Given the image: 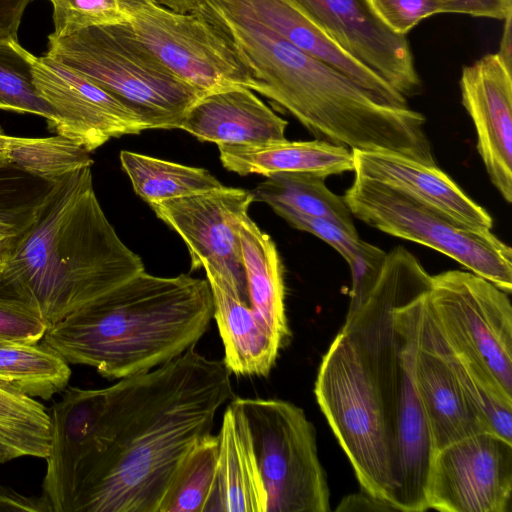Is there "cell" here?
Returning a JSON list of instances; mask_svg holds the SVG:
<instances>
[{"label":"cell","mask_w":512,"mask_h":512,"mask_svg":"<svg viewBox=\"0 0 512 512\" xmlns=\"http://www.w3.org/2000/svg\"><path fill=\"white\" fill-rule=\"evenodd\" d=\"M230 374L192 346L109 386L98 451L73 512H158L182 459L231 399Z\"/></svg>","instance_id":"obj_1"},{"label":"cell","mask_w":512,"mask_h":512,"mask_svg":"<svg viewBox=\"0 0 512 512\" xmlns=\"http://www.w3.org/2000/svg\"><path fill=\"white\" fill-rule=\"evenodd\" d=\"M228 39L256 92L295 117L317 139L350 150L391 151L436 165L425 117L376 102L350 78L301 51L236 0L198 8Z\"/></svg>","instance_id":"obj_2"},{"label":"cell","mask_w":512,"mask_h":512,"mask_svg":"<svg viewBox=\"0 0 512 512\" xmlns=\"http://www.w3.org/2000/svg\"><path fill=\"white\" fill-rule=\"evenodd\" d=\"M91 167L51 184L27 226L1 244L0 296L34 308L48 328L144 270L104 214Z\"/></svg>","instance_id":"obj_3"},{"label":"cell","mask_w":512,"mask_h":512,"mask_svg":"<svg viewBox=\"0 0 512 512\" xmlns=\"http://www.w3.org/2000/svg\"><path fill=\"white\" fill-rule=\"evenodd\" d=\"M213 319L207 280L145 270L50 326L43 341L108 380L149 372L196 346Z\"/></svg>","instance_id":"obj_4"},{"label":"cell","mask_w":512,"mask_h":512,"mask_svg":"<svg viewBox=\"0 0 512 512\" xmlns=\"http://www.w3.org/2000/svg\"><path fill=\"white\" fill-rule=\"evenodd\" d=\"M431 275L402 246L387 253L382 273L342 330L361 348L374 376L390 427L396 461L394 506L428 510L426 489L435 453L415 387L412 362Z\"/></svg>","instance_id":"obj_5"},{"label":"cell","mask_w":512,"mask_h":512,"mask_svg":"<svg viewBox=\"0 0 512 512\" xmlns=\"http://www.w3.org/2000/svg\"><path fill=\"white\" fill-rule=\"evenodd\" d=\"M118 98L146 129H178L203 93L170 71L135 35L129 23L48 36L45 53Z\"/></svg>","instance_id":"obj_6"},{"label":"cell","mask_w":512,"mask_h":512,"mask_svg":"<svg viewBox=\"0 0 512 512\" xmlns=\"http://www.w3.org/2000/svg\"><path fill=\"white\" fill-rule=\"evenodd\" d=\"M314 392L362 491L397 511L390 427L368 362L349 332L341 329L323 356Z\"/></svg>","instance_id":"obj_7"},{"label":"cell","mask_w":512,"mask_h":512,"mask_svg":"<svg viewBox=\"0 0 512 512\" xmlns=\"http://www.w3.org/2000/svg\"><path fill=\"white\" fill-rule=\"evenodd\" d=\"M343 199L352 215L367 225L433 248L511 293L512 249L490 229L468 226L399 190L359 176Z\"/></svg>","instance_id":"obj_8"},{"label":"cell","mask_w":512,"mask_h":512,"mask_svg":"<svg viewBox=\"0 0 512 512\" xmlns=\"http://www.w3.org/2000/svg\"><path fill=\"white\" fill-rule=\"evenodd\" d=\"M267 495L266 512H328L330 491L305 412L280 399L236 397Z\"/></svg>","instance_id":"obj_9"},{"label":"cell","mask_w":512,"mask_h":512,"mask_svg":"<svg viewBox=\"0 0 512 512\" xmlns=\"http://www.w3.org/2000/svg\"><path fill=\"white\" fill-rule=\"evenodd\" d=\"M427 303L454 351L476 361L512 394V306L509 294L472 272L431 277Z\"/></svg>","instance_id":"obj_10"},{"label":"cell","mask_w":512,"mask_h":512,"mask_svg":"<svg viewBox=\"0 0 512 512\" xmlns=\"http://www.w3.org/2000/svg\"><path fill=\"white\" fill-rule=\"evenodd\" d=\"M137 38L177 77L204 95L257 83L225 35L197 9L176 12L156 1L129 23Z\"/></svg>","instance_id":"obj_11"},{"label":"cell","mask_w":512,"mask_h":512,"mask_svg":"<svg viewBox=\"0 0 512 512\" xmlns=\"http://www.w3.org/2000/svg\"><path fill=\"white\" fill-rule=\"evenodd\" d=\"M426 501L442 512H510L512 442L483 431L436 450Z\"/></svg>","instance_id":"obj_12"},{"label":"cell","mask_w":512,"mask_h":512,"mask_svg":"<svg viewBox=\"0 0 512 512\" xmlns=\"http://www.w3.org/2000/svg\"><path fill=\"white\" fill-rule=\"evenodd\" d=\"M253 202L250 191L222 186L150 204L186 244L192 270L209 264L249 307L239 228Z\"/></svg>","instance_id":"obj_13"},{"label":"cell","mask_w":512,"mask_h":512,"mask_svg":"<svg viewBox=\"0 0 512 512\" xmlns=\"http://www.w3.org/2000/svg\"><path fill=\"white\" fill-rule=\"evenodd\" d=\"M33 85L54 114L49 126L89 152L111 138L147 130L113 94L47 54L33 56Z\"/></svg>","instance_id":"obj_14"},{"label":"cell","mask_w":512,"mask_h":512,"mask_svg":"<svg viewBox=\"0 0 512 512\" xmlns=\"http://www.w3.org/2000/svg\"><path fill=\"white\" fill-rule=\"evenodd\" d=\"M342 49L405 98L421 91L406 35L389 29L367 0H289Z\"/></svg>","instance_id":"obj_15"},{"label":"cell","mask_w":512,"mask_h":512,"mask_svg":"<svg viewBox=\"0 0 512 512\" xmlns=\"http://www.w3.org/2000/svg\"><path fill=\"white\" fill-rule=\"evenodd\" d=\"M462 104L477 134V150L489 178L507 203L512 201V75L497 53L464 66L459 81Z\"/></svg>","instance_id":"obj_16"},{"label":"cell","mask_w":512,"mask_h":512,"mask_svg":"<svg viewBox=\"0 0 512 512\" xmlns=\"http://www.w3.org/2000/svg\"><path fill=\"white\" fill-rule=\"evenodd\" d=\"M355 176L399 190L471 227L491 229L489 213L437 165L391 151L352 150Z\"/></svg>","instance_id":"obj_17"},{"label":"cell","mask_w":512,"mask_h":512,"mask_svg":"<svg viewBox=\"0 0 512 512\" xmlns=\"http://www.w3.org/2000/svg\"><path fill=\"white\" fill-rule=\"evenodd\" d=\"M287 124L254 91L232 88L201 97L178 129L217 145H257L285 140Z\"/></svg>","instance_id":"obj_18"},{"label":"cell","mask_w":512,"mask_h":512,"mask_svg":"<svg viewBox=\"0 0 512 512\" xmlns=\"http://www.w3.org/2000/svg\"><path fill=\"white\" fill-rule=\"evenodd\" d=\"M236 1L295 47L350 78L376 102L409 107L407 98L348 54L289 0Z\"/></svg>","instance_id":"obj_19"},{"label":"cell","mask_w":512,"mask_h":512,"mask_svg":"<svg viewBox=\"0 0 512 512\" xmlns=\"http://www.w3.org/2000/svg\"><path fill=\"white\" fill-rule=\"evenodd\" d=\"M412 373L435 451L469 435L490 431L448 363L423 336L421 318Z\"/></svg>","instance_id":"obj_20"},{"label":"cell","mask_w":512,"mask_h":512,"mask_svg":"<svg viewBox=\"0 0 512 512\" xmlns=\"http://www.w3.org/2000/svg\"><path fill=\"white\" fill-rule=\"evenodd\" d=\"M213 300V319L224 347L223 362L231 374L267 377L282 349L252 309L209 264H203Z\"/></svg>","instance_id":"obj_21"},{"label":"cell","mask_w":512,"mask_h":512,"mask_svg":"<svg viewBox=\"0 0 512 512\" xmlns=\"http://www.w3.org/2000/svg\"><path fill=\"white\" fill-rule=\"evenodd\" d=\"M224 168L239 175L304 172L324 178L354 172L352 150L324 140L245 145L218 144Z\"/></svg>","instance_id":"obj_22"},{"label":"cell","mask_w":512,"mask_h":512,"mask_svg":"<svg viewBox=\"0 0 512 512\" xmlns=\"http://www.w3.org/2000/svg\"><path fill=\"white\" fill-rule=\"evenodd\" d=\"M217 435L219 453L210 512H266L267 495L248 431L230 405Z\"/></svg>","instance_id":"obj_23"},{"label":"cell","mask_w":512,"mask_h":512,"mask_svg":"<svg viewBox=\"0 0 512 512\" xmlns=\"http://www.w3.org/2000/svg\"><path fill=\"white\" fill-rule=\"evenodd\" d=\"M250 308L282 348L291 331L285 309L283 266L271 237L246 216L239 228Z\"/></svg>","instance_id":"obj_24"},{"label":"cell","mask_w":512,"mask_h":512,"mask_svg":"<svg viewBox=\"0 0 512 512\" xmlns=\"http://www.w3.org/2000/svg\"><path fill=\"white\" fill-rule=\"evenodd\" d=\"M427 294L421 314L423 336L448 363L487 428L512 442V394L479 363L451 349L430 313Z\"/></svg>","instance_id":"obj_25"},{"label":"cell","mask_w":512,"mask_h":512,"mask_svg":"<svg viewBox=\"0 0 512 512\" xmlns=\"http://www.w3.org/2000/svg\"><path fill=\"white\" fill-rule=\"evenodd\" d=\"M253 202L271 208L283 207L296 213L322 217L340 225L351 235L359 236L353 215L343 197L325 185V178L304 172H277L265 176L251 191Z\"/></svg>","instance_id":"obj_26"},{"label":"cell","mask_w":512,"mask_h":512,"mask_svg":"<svg viewBox=\"0 0 512 512\" xmlns=\"http://www.w3.org/2000/svg\"><path fill=\"white\" fill-rule=\"evenodd\" d=\"M50 415L37 400L0 380V463L45 459L50 449Z\"/></svg>","instance_id":"obj_27"},{"label":"cell","mask_w":512,"mask_h":512,"mask_svg":"<svg viewBox=\"0 0 512 512\" xmlns=\"http://www.w3.org/2000/svg\"><path fill=\"white\" fill-rule=\"evenodd\" d=\"M120 162L135 193L149 205L223 186L206 169L190 167L136 152L121 151Z\"/></svg>","instance_id":"obj_28"},{"label":"cell","mask_w":512,"mask_h":512,"mask_svg":"<svg viewBox=\"0 0 512 512\" xmlns=\"http://www.w3.org/2000/svg\"><path fill=\"white\" fill-rule=\"evenodd\" d=\"M71 373L69 364L43 340L0 344V380L29 397L51 399L68 386Z\"/></svg>","instance_id":"obj_29"},{"label":"cell","mask_w":512,"mask_h":512,"mask_svg":"<svg viewBox=\"0 0 512 512\" xmlns=\"http://www.w3.org/2000/svg\"><path fill=\"white\" fill-rule=\"evenodd\" d=\"M218 435L198 440L179 464L158 512H210L216 485Z\"/></svg>","instance_id":"obj_30"},{"label":"cell","mask_w":512,"mask_h":512,"mask_svg":"<svg viewBox=\"0 0 512 512\" xmlns=\"http://www.w3.org/2000/svg\"><path fill=\"white\" fill-rule=\"evenodd\" d=\"M7 157L9 164L48 184L93 164L88 150L60 134L42 138L8 136Z\"/></svg>","instance_id":"obj_31"},{"label":"cell","mask_w":512,"mask_h":512,"mask_svg":"<svg viewBox=\"0 0 512 512\" xmlns=\"http://www.w3.org/2000/svg\"><path fill=\"white\" fill-rule=\"evenodd\" d=\"M33 56L17 39L0 37V109L44 117L50 126L54 114L33 85Z\"/></svg>","instance_id":"obj_32"},{"label":"cell","mask_w":512,"mask_h":512,"mask_svg":"<svg viewBox=\"0 0 512 512\" xmlns=\"http://www.w3.org/2000/svg\"><path fill=\"white\" fill-rule=\"evenodd\" d=\"M52 5L53 32L64 37L80 30L130 23L156 0H48Z\"/></svg>","instance_id":"obj_33"},{"label":"cell","mask_w":512,"mask_h":512,"mask_svg":"<svg viewBox=\"0 0 512 512\" xmlns=\"http://www.w3.org/2000/svg\"><path fill=\"white\" fill-rule=\"evenodd\" d=\"M36 179L11 164L0 168V223L21 230L27 226L49 188L32 192Z\"/></svg>","instance_id":"obj_34"},{"label":"cell","mask_w":512,"mask_h":512,"mask_svg":"<svg viewBox=\"0 0 512 512\" xmlns=\"http://www.w3.org/2000/svg\"><path fill=\"white\" fill-rule=\"evenodd\" d=\"M378 18L393 32L407 35L420 21L450 13L447 0H367Z\"/></svg>","instance_id":"obj_35"},{"label":"cell","mask_w":512,"mask_h":512,"mask_svg":"<svg viewBox=\"0 0 512 512\" xmlns=\"http://www.w3.org/2000/svg\"><path fill=\"white\" fill-rule=\"evenodd\" d=\"M47 329L45 319L37 310L19 300L0 296V341L38 343Z\"/></svg>","instance_id":"obj_36"},{"label":"cell","mask_w":512,"mask_h":512,"mask_svg":"<svg viewBox=\"0 0 512 512\" xmlns=\"http://www.w3.org/2000/svg\"><path fill=\"white\" fill-rule=\"evenodd\" d=\"M386 257L387 253L380 248L363 240L360 241L355 253L348 261L352 288L347 315L353 314L366 300L382 273Z\"/></svg>","instance_id":"obj_37"},{"label":"cell","mask_w":512,"mask_h":512,"mask_svg":"<svg viewBox=\"0 0 512 512\" xmlns=\"http://www.w3.org/2000/svg\"><path fill=\"white\" fill-rule=\"evenodd\" d=\"M272 210L293 228L311 233L332 246L347 262L361 241L359 236L351 235L332 220L302 215L283 207Z\"/></svg>","instance_id":"obj_38"},{"label":"cell","mask_w":512,"mask_h":512,"mask_svg":"<svg viewBox=\"0 0 512 512\" xmlns=\"http://www.w3.org/2000/svg\"><path fill=\"white\" fill-rule=\"evenodd\" d=\"M450 13L504 20L512 14V0H447Z\"/></svg>","instance_id":"obj_39"},{"label":"cell","mask_w":512,"mask_h":512,"mask_svg":"<svg viewBox=\"0 0 512 512\" xmlns=\"http://www.w3.org/2000/svg\"><path fill=\"white\" fill-rule=\"evenodd\" d=\"M51 512L41 495L27 496L5 486H0V512Z\"/></svg>","instance_id":"obj_40"},{"label":"cell","mask_w":512,"mask_h":512,"mask_svg":"<svg viewBox=\"0 0 512 512\" xmlns=\"http://www.w3.org/2000/svg\"><path fill=\"white\" fill-rule=\"evenodd\" d=\"M32 0H0V37L18 40V29Z\"/></svg>","instance_id":"obj_41"},{"label":"cell","mask_w":512,"mask_h":512,"mask_svg":"<svg viewBox=\"0 0 512 512\" xmlns=\"http://www.w3.org/2000/svg\"><path fill=\"white\" fill-rule=\"evenodd\" d=\"M337 511H396L388 503L376 499L371 495L363 494L349 495L340 502Z\"/></svg>","instance_id":"obj_42"},{"label":"cell","mask_w":512,"mask_h":512,"mask_svg":"<svg viewBox=\"0 0 512 512\" xmlns=\"http://www.w3.org/2000/svg\"><path fill=\"white\" fill-rule=\"evenodd\" d=\"M511 17L512 14L507 16L504 19V29L502 33V38L500 42V49L497 52V54L500 56V58L505 62V64L511 68Z\"/></svg>","instance_id":"obj_43"},{"label":"cell","mask_w":512,"mask_h":512,"mask_svg":"<svg viewBox=\"0 0 512 512\" xmlns=\"http://www.w3.org/2000/svg\"><path fill=\"white\" fill-rule=\"evenodd\" d=\"M205 0H156L166 8L176 12H190L198 8Z\"/></svg>","instance_id":"obj_44"},{"label":"cell","mask_w":512,"mask_h":512,"mask_svg":"<svg viewBox=\"0 0 512 512\" xmlns=\"http://www.w3.org/2000/svg\"><path fill=\"white\" fill-rule=\"evenodd\" d=\"M7 138L8 135L4 134L0 128V168L9 165L7 157Z\"/></svg>","instance_id":"obj_45"},{"label":"cell","mask_w":512,"mask_h":512,"mask_svg":"<svg viewBox=\"0 0 512 512\" xmlns=\"http://www.w3.org/2000/svg\"><path fill=\"white\" fill-rule=\"evenodd\" d=\"M20 231L21 229L15 226L0 223V243L3 242L5 239L14 236Z\"/></svg>","instance_id":"obj_46"},{"label":"cell","mask_w":512,"mask_h":512,"mask_svg":"<svg viewBox=\"0 0 512 512\" xmlns=\"http://www.w3.org/2000/svg\"><path fill=\"white\" fill-rule=\"evenodd\" d=\"M1 244H2V242L0 243V271L3 267V260H2V255H1Z\"/></svg>","instance_id":"obj_47"},{"label":"cell","mask_w":512,"mask_h":512,"mask_svg":"<svg viewBox=\"0 0 512 512\" xmlns=\"http://www.w3.org/2000/svg\"><path fill=\"white\" fill-rule=\"evenodd\" d=\"M2 343H6V342H2V341H0V344H2Z\"/></svg>","instance_id":"obj_48"}]
</instances>
